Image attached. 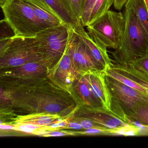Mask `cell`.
I'll use <instances>...</instances> for the list:
<instances>
[{
	"label": "cell",
	"mask_w": 148,
	"mask_h": 148,
	"mask_svg": "<svg viewBox=\"0 0 148 148\" xmlns=\"http://www.w3.org/2000/svg\"><path fill=\"white\" fill-rule=\"evenodd\" d=\"M138 19L148 38V12L144 0H130Z\"/></svg>",
	"instance_id": "cell-13"
},
{
	"label": "cell",
	"mask_w": 148,
	"mask_h": 148,
	"mask_svg": "<svg viewBox=\"0 0 148 148\" xmlns=\"http://www.w3.org/2000/svg\"><path fill=\"white\" fill-rule=\"evenodd\" d=\"M45 134V136H63L65 135L64 133L58 131L51 132H47Z\"/></svg>",
	"instance_id": "cell-22"
},
{
	"label": "cell",
	"mask_w": 148,
	"mask_h": 148,
	"mask_svg": "<svg viewBox=\"0 0 148 148\" xmlns=\"http://www.w3.org/2000/svg\"><path fill=\"white\" fill-rule=\"evenodd\" d=\"M0 128H1V129H5V130H12V129H14V127L13 126H11V125L1 124V125L0 126Z\"/></svg>",
	"instance_id": "cell-25"
},
{
	"label": "cell",
	"mask_w": 148,
	"mask_h": 148,
	"mask_svg": "<svg viewBox=\"0 0 148 148\" xmlns=\"http://www.w3.org/2000/svg\"><path fill=\"white\" fill-rule=\"evenodd\" d=\"M60 106L55 103H51L45 106V110L47 112H57L60 111Z\"/></svg>",
	"instance_id": "cell-20"
},
{
	"label": "cell",
	"mask_w": 148,
	"mask_h": 148,
	"mask_svg": "<svg viewBox=\"0 0 148 148\" xmlns=\"http://www.w3.org/2000/svg\"><path fill=\"white\" fill-rule=\"evenodd\" d=\"M104 72L110 77L120 81L124 84L143 92L148 96L147 92L142 86L140 85L132 79H131L128 77L125 76L123 74L112 69L110 66L106 68Z\"/></svg>",
	"instance_id": "cell-14"
},
{
	"label": "cell",
	"mask_w": 148,
	"mask_h": 148,
	"mask_svg": "<svg viewBox=\"0 0 148 148\" xmlns=\"http://www.w3.org/2000/svg\"><path fill=\"white\" fill-rule=\"evenodd\" d=\"M96 0H82V10L81 23L84 27H87L89 25V20L92 8Z\"/></svg>",
	"instance_id": "cell-17"
},
{
	"label": "cell",
	"mask_w": 148,
	"mask_h": 148,
	"mask_svg": "<svg viewBox=\"0 0 148 148\" xmlns=\"http://www.w3.org/2000/svg\"><path fill=\"white\" fill-rule=\"evenodd\" d=\"M128 0H114V5L115 9L120 11L123 9Z\"/></svg>",
	"instance_id": "cell-21"
},
{
	"label": "cell",
	"mask_w": 148,
	"mask_h": 148,
	"mask_svg": "<svg viewBox=\"0 0 148 148\" xmlns=\"http://www.w3.org/2000/svg\"><path fill=\"white\" fill-rule=\"evenodd\" d=\"M58 118L56 115L51 114H40L34 116H28L22 118L19 120L20 124H32L38 126H47L55 123L56 119Z\"/></svg>",
	"instance_id": "cell-12"
},
{
	"label": "cell",
	"mask_w": 148,
	"mask_h": 148,
	"mask_svg": "<svg viewBox=\"0 0 148 148\" xmlns=\"http://www.w3.org/2000/svg\"><path fill=\"white\" fill-rule=\"evenodd\" d=\"M66 50L71 57L73 66L80 67L86 72L105 71L94 59L77 33L71 27L70 28Z\"/></svg>",
	"instance_id": "cell-6"
},
{
	"label": "cell",
	"mask_w": 148,
	"mask_h": 148,
	"mask_svg": "<svg viewBox=\"0 0 148 148\" xmlns=\"http://www.w3.org/2000/svg\"><path fill=\"white\" fill-rule=\"evenodd\" d=\"M128 64H131L148 74V53Z\"/></svg>",
	"instance_id": "cell-18"
},
{
	"label": "cell",
	"mask_w": 148,
	"mask_h": 148,
	"mask_svg": "<svg viewBox=\"0 0 148 148\" xmlns=\"http://www.w3.org/2000/svg\"><path fill=\"white\" fill-rule=\"evenodd\" d=\"M42 60V59H41ZM39 60L27 62L22 66V70L27 73H33L37 71L41 65L38 63Z\"/></svg>",
	"instance_id": "cell-19"
},
{
	"label": "cell",
	"mask_w": 148,
	"mask_h": 148,
	"mask_svg": "<svg viewBox=\"0 0 148 148\" xmlns=\"http://www.w3.org/2000/svg\"><path fill=\"white\" fill-rule=\"evenodd\" d=\"M71 27L64 24L49 27L38 33L34 37L40 53L47 61L59 60L65 52Z\"/></svg>",
	"instance_id": "cell-4"
},
{
	"label": "cell",
	"mask_w": 148,
	"mask_h": 148,
	"mask_svg": "<svg viewBox=\"0 0 148 148\" xmlns=\"http://www.w3.org/2000/svg\"><path fill=\"white\" fill-rule=\"evenodd\" d=\"M25 1L32 8L34 13L38 18L41 21L46 23L51 27L64 24L63 21L58 17L47 11L44 10L34 3L27 0Z\"/></svg>",
	"instance_id": "cell-11"
},
{
	"label": "cell",
	"mask_w": 148,
	"mask_h": 148,
	"mask_svg": "<svg viewBox=\"0 0 148 148\" xmlns=\"http://www.w3.org/2000/svg\"><path fill=\"white\" fill-rule=\"evenodd\" d=\"M1 8L5 17L3 21L15 36L34 38L38 33L51 27L38 18L25 0H8Z\"/></svg>",
	"instance_id": "cell-2"
},
{
	"label": "cell",
	"mask_w": 148,
	"mask_h": 148,
	"mask_svg": "<svg viewBox=\"0 0 148 148\" xmlns=\"http://www.w3.org/2000/svg\"><path fill=\"white\" fill-rule=\"evenodd\" d=\"M51 13L61 20L64 24L75 30L83 25L66 7L61 0H27Z\"/></svg>",
	"instance_id": "cell-7"
},
{
	"label": "cell",
	"mask_w": 148,
	"mask_h": 148,
	"mask_svg": "<svg viewBox=\"0 0 148 148\" xmlns=\"http://www.w3.org/2000/svg\"><path fill=\"white\" fill-rule=\"evenodd\" d=\"M113 68L142 86L148 95V74L131 64H115Z\"/></svg>",
	"instance_id": "cell-9"
},
{
	"label": "cell",
	"mask_w": 148,
	"mask_h": 148,
	"mask_svg": "<svg viewBox=\"0 0 148 148\" xmlns=\"http://www.w3.org/2000/svg\"><path fill=\"white\" fill-rule=\"evenodd\" d=\"M145 4V7H146V9L148 12V0H144Z\"/></svg>",
	"instance_id": "cell-27"
},
{
	"label": "cell",
	"mask_w": 148,
	"mask_h": 148,
	"mask_svg": "<svg viewBox=\"0 0 148 148\" xmlns=\"http://www.w3.org/2000/svg\"><path fill=\"white\" fill-rule=\"evenodd\" d=\"M8 0H0V6L1 7H2L4 5Z\"/></svg>",
	"instance_id": "cell-26"
},
{
	"label": "cell",
	"mask_w": 148,
	"mask_h": 148,
	"mask_svg": "<svg viewBox=\"0 0 148 148\" xmlns=\"http://www.w3.org/2000/svg\"><path fill=\"white\" fill-rule=\"evenodd\" d=\"M58 124V128H63V127H65L66 126V124H67V123H66V121H61L59 122V123H57Z\"/></svg>",
	"instance_id": "cell-24"
},
{
	"label": "cell",
	"mask_w": 148,
	"mask_h": 148,
	"mask_svg": "<svg viewBox=\"0 0 148 148\" xmlns=\"http://www.w3.org/2000/svg\"><path fill=\"white\" fill-rule=\"evenodd\" d=\"M125 27L124 14L109 10L86 27L88 34L99 45L104 49H117Z\"/></svg>",
	"instance_id": "cell-3"
},
{
	"label": "cell",
	"mask_w": 148,
	"mask_h": 148,
	"mask_svg": "<svg viewBox=\"0 0 148 148\" xmlns=\"http://www.w3.org/2000/svg\"><path fill=\"white\" fill-rule=\"evenodd\" d=\"M69 126L70 128L72 129H75V130H79L83 128L80 124L77 123H71L69 124Z\"/></svg>",
	"instance_id": "cell-23"
},
{
	"label": "cell",
	"mask_w": 148,
	"mask_h": 148,
	"mask_svg": "<svg viewBox=\"0 0 148 148\" xmlns=\"http://www.w3.org/2000/svg\"><path fill=\"white\" fill-rule=\"evenodd\" d=\"M105 80L110 98L117 102L125 114L139 103L148 102L146 94L124 84L106 73Z\"/></svg>",
	"instance_id": "cell-5"
},
{
	"label": "cell",
	"mask_w": 148,
	"mask_h": 148,
	"mask_svg": "<svg viewBox=\"0 0 148 148\" xmlns=\"http://www.w3.org/2000/svg\"><path fill=\"white\" fill-rule=\"evenodd\" d=\"M128 123L136 122L148 127V102H143L125 113Z\"/></svg>",
	"instance_id": "cell-10"
},
{
	"label": "cell",
	"mask_w": 148,
	"mask_h": 148,
	"mask_svg": "<svg viewBox=\"0 0 148 148\" xmlns=\"http://www.w3.org/2000/svg\"><path fill=\"white\" fill-rule=\"evenodd\" d=\"M114 0H96L92 10L88 25L110 10L114 4Z\"/></svg>",
	"instance_id": "cell-15"
},
{
	"label": "cell",
	"mask_w": 148,
	"mask_h": 148,
	"mask_svg": "<svg viewBox=\"0 0 148 148\" xmlns=\"http://www.w3.org/2000/svg\"><path fill=\"white\" fill-rule=\"evenodd\" d=\"M61 1L73 16L79 21L81 23L82 10H83L82 0H61Z\"/></svg>",
	"instance_id": "cell-16"
},
{
	"label": "cell",
	"mask_w": 148,
	"mask_h": 148,
	"mask_svg": "<svg viewBox=\"0 0 148 148\" xmlns=\"http://www.w3.org/2000/svg\"><path fill=\"white\" fill-rule=\"evenodd\" d=\"M84 27L83 25L79 26L75 29V31L77 33L94 59L105 70H106L112 64V60L109 57L107 49L97 45L86 32Z\"/></svg>",
	"instance_id": "cell-8"
},
{
	"label": "cell",
	"mask_w": 148,
	"mask_h": 148,
	"mask_svg": "<svg viewBox=\"0 0 148 148\" xmlns=\"http://www.w3.org/2000/svg\"><path fill=\"white\" fill-rule=\"evenodd\" d=\"M125 27L117 49L112 53V64H130L148 53V38L141 26L136 12L128 0L124 6Z\"/></svg>",
	"instance_id": "cell-1"
}]
</instances>
